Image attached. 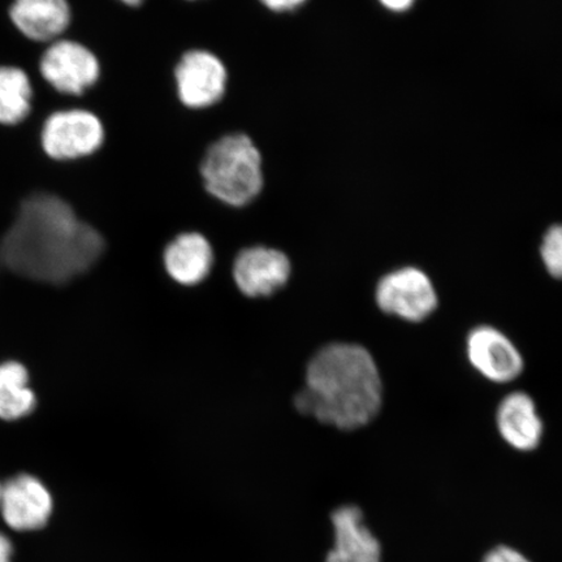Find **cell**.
<instances>
[{
  "label": "cell",
  "instance_id": "obj_1",
  "mask_svg": "<svg viewBox=\"0 0 562 562\" xmlns=\"http://www.w3.org/2000/svg\"><path fill=\"white\" fill-rule=\"evenodd\" d=\"M103 251L100 232L50 193H35L23 202L0 245V256L11 271L55 285L89 271Z\"/></svg>",
  "mask_w": 562,
  "mask_h": 562
},
{
  "label": "cell",
  "instance_id": "obj_2",
  "mask_svg": "<svg viewBox=\"0 0 562 562\" xmlns=\"http://www.w3.org/2000/svg\"><path fill=\"white\" fill-rule=\"evenodd\" d=\"M306 384L293 404L302 416L351 431L374 420L383 404L381 372L368 349L335 342L323 347L306 369Z\"/></svg>",
  "mask_w": 562,
  "mask_h": 562
},
{
  "label": "cell",
  "instance_id": "obj_3",
  "mask_svg": "<svg viewBox=\"0 0 562 562\" xmlns=\"http://www.w3.org/2000/svg\"><path fill=\"white\" fill-rule=\"evenodd\" d=\"M206 191L226 205L241 207L263 188L262 157L249 136L234 133L217 139L202 159Z\"/></svg>",
  "mask_w": 562,
  "mask_h": 562
},
{
  "label": "cell",
  "instance_id": "obj_4",
  "mask_svg": "<svg viewBox=\"0 0 562 562\" xmlns=\"http://www.w3.org/2000/svg\"><path fill=\"white\" fill-rule=\"evenodd\" d=\"M375 301L384 314L419 323L437 311V290L427 273L417 267H403L384 276L376 285Z\"/></svg>",
  "mask_w": 562,
  "mask_h": 562
},
{
  "label": "cell",
  "instance_id": "obj_5",
  "mask_svg": "<svg viewBox=\"0 0 562 562\" xmlns=\"http://www.w3.org/2000/svg\"><path fill=\"white\" fill-rule=\"evenodd\" d=\"M103 140L102 122L83 110L55 112L42 131V145L47 156L56 160L90 156L100 149Z\"/></svg>",
  "mask_w": 562,
  "mask_h": 562
},
{
  "label": "cell",
  "instance_id": "obj_6",
  "mask_svg": "<svg viewBox=\"0 0 562 562\" xmlns=\"http://www.w3.org/2000/svg\"><path fill=\"white\" fill-rule=\"evenodd\" d=\"M175 80L182 104L189 109H206L226 93L228 74L215 54L192 50L181 56Z\"/></svg>",
  "mask_w": 562,
  "mask_h": 562
},
{
  "label": "cell",
  "instance_id": "obj_7",
  "mask_svg": "<svg viewBox=\"0 0 562 562\" xmlns=\"http://www.w3.org/2000/svg\"><path fill=\"white\" fill-rule=\"evenodd\" d=\"M41 74L63 94L79 95L100 79L97 56L74 41H58L41 59Z\"/></svg>",
  "mask_w": 562,
  "mask_h": 562
},
{
  "label": "cell",
  "instance_id": "obj_8",
  "mask_svg": "<svg viewBox=\"0 0 562 562\" xmlns=\"http://www.w3.org/2000/svg\"><path fill=\"white\" fill-rule=\"evenodd\" d=\"M467 355L472 367L490 382L509 383L522 374L524 358L498 329L477 326L468 335Z\"/></svg>",
  "mask_w": 562,
  "mask_h": 562
},
{
  "label": "cell",
  "instance_id": "obj_9",
  "mask_svg": "<svg viewBox=\"0 0 562 562\" xmlns=\"http://www.w3.org/2000/svg\"><path fill=\"white\" fill-rule=\"evenodd\" d=\"M291 272L290 258L265 246L243 250L234 263L235 283L248 297L271 296L288 283Z\"/></svg>",
  "mask_w": 562,
  "mask_h": 562
},
{
  "label": "cell",
  "instance_id": "obj_10",
  "mask_svg": "<svg viewBox=\"0 0 562 562\" xmlns=\"http://www.w3.org/2000/svg\"><path fill=\"white\" fill-rule=\"evenodd\" d=\"M0 510L11 529L38 530L52 516L53 498L37 477L21 474L12 477L2 487Z\"/></svg>",
  "mask_w": 562,
  "mask_h": 562
},
{
  "label": "cell",
  "instance_id": "obj_11",
  "mask_svg": "<svg viewBox=\"0 0 562 562\" xmlns=\"http://www.w3.org/2000/svg\"><path fill=\"white\" fill-rule=\"evenodd\" d=\"M335 547L326 562H381L382 548L363 524L360 508L346 505L333 513Z\"/></svg>",
  "mask_w": 562,
  "mask_h": 562
},
{
  "label": "cell",
  "instance_id": "obj_12",
  "mask_svg": "<svg viewBox=\"0 0 562 562\" xmlns=\"http://www.w3.org/2000/svg\"><path fill=\"white\" fill-rule=\"evenodd\" d=\"M497 430L517 451L529 452L539 447L543 438V422L537 405L525 392H513L497 407Z\"/></svg>",
  "mask_w": 562,
  "mask_h": 562
},
{
  "label": "cell",
  "instance_id": "obj_13",
  "mask_svg": "<svg viewBox=\"0 0 562 562\" xmlns=\"http://www.w3.org/2000/svg\"><path fill=\"white\" fill-rule=\"evenodd\" d=\"M164 261L168 276L176 283L191 286L202 283L209 277L214 252L205 236L189 232L168 244Z\"/></svg>",
  "mask_w": 562,
  "mask_h": 562
},
{
  "label": "cell",
  "instance_id": "obj_14",
  "mask_svg": "<svg viewBox=\"0 0 562 562\" xmlns=\"http://www.w3.org/2000/svg\"><path fill=\"white\" fill-rule=\"evenodd\" d=\"M10 13L18 30L38 42L59 37L70 23L67 0H15Z\"/></svg>",
  "mask_w": 562,
  "mask_h": 562
},
{
  "label": "cell",
  "instance_id": "obj_15",
  "mask_svg": "<svg viewBox=\"0 0 562 562\" xmlns=\"http://www.w3.org/2000/svg\"><path fill=\"white\" fill-rule=\"evenodd\" d=\"M37 405L30 374L19 362L0 363V418L18 420L30 416Z\"/></svg>",
  "mask_w": 562,
  "mask_h": 562
},
{
  "label": "cell",
  "instance_id": "obj_16",
  "mask_svg": "<svg viewBox=\"0 0 562 562\" xmlns=\"http://www.w3.org/2000/svg\"><path fill=\"white\" fill-rule=\"evenodd\" d=\"M33 90L30 77L15 67H0V123L15 125L30 115Z\"/></svg>",
  "mask_w": 562,
  "mask_h": 562
},
{
  "label": "cell",
  "instance_id": "obj_17",
  "mask_svg": "<svg viewBox=\"0 0 562 562\" xmlns=\"http://www.w3.org/2000/svg\"><path fill=\"white\" fill-rule=\"evenodd\" d=\"M540 256L548 273L562 280V226H553L544 235Z\"/></svg>",
  "mask_w": 562,
  "mask_h": 562
},
{
  "label": "cell",
  "instance_id": "obj_18",
  "mask_svg": "<svg viewBox=\"0 0 562 562\" xmlns=\"http://www.w3.org/2000/svg\"><path fill=\"white\" fill-rule=\"evenodd\" d=\"M483 562H530L524 554L509 547H497L492 550Z\"/></svg>",
  "mask_w": 562,
  "mask_h": 562
},
{
  "label": "cell",
  "instance_id": "obj_19",
  "mask_svg": "<svg viewBox=\"0 0 562 562\" xmlns=\"http://www.w3.org/2000/svg\"><path fill=\"white\" fill-rule=\"evenodd\" d=\"M267 9L276 12H291L300 9L306 0H261Z\"/></svg>",
  "mask_w": 562,
  "mask_h": 562
},
{
  "label": "cell",
  "instance_id": "obj_20",
  "mask_svg": "<svg viewBox=\"0 0 562 562\" xmlns=\"http://www.w3.org/2000/svg\"><path fill=\"white\" fill-rule=\"evenodd\" d=\"M12 546L3 533H0V562H11Z\"/></svg>",
  "mask_w": 562,
  "mask_h": 562
},
{
  "label": "cell",
  "instance_id": "obj_21",
  "mask_svg": "<svg viewBox=\"0 0 562 562\" xmlns=\"http://www.w3.org/2000/svg\"><path fill=\"white\" fill-rule=\"evenodd\" d=\"M381 2L392 11H404L409 9L414 0H381Z\"/></svg>",
  "mask_w": 562,
  "mask_h": 562
},
{
  "label": "cell",
  "instance_id": "obj_22",
  "mask_svg": "<svg viewBox=\"0 0 562 562\" xmlns=\"http://www.w3.org/2000/svg\"><path fill=\"white\" fill-rule=\"evenodd\" d=\"M121 2H123L126 5L137 7L139 4H143L144 0H121Z\"/></svg>",
  "mask_w": 562,
  "mask_h": 562
},
{
  "label": "cell",
  "instance_id": "obj_23",
  "mask_svg": "<svg viewBox=\"0 0 562 562\" xmlns=\"http://www.w3.org/2000/svg\"><path fill=\"white\" fill-rule=\"evenodd\" d=\"M2 484H0V497H2Z\"/></svg>",
  "mask_w": 562,
  "mask_h": 562
}]
</instances>
